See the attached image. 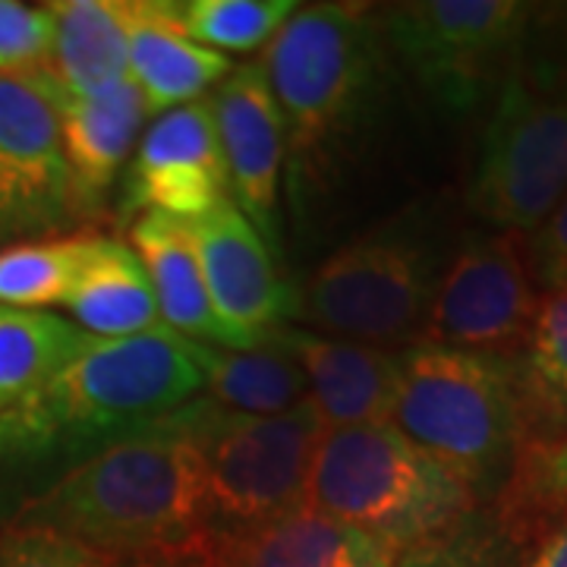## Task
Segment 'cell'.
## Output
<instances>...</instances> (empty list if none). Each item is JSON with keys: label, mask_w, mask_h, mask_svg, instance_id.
Here are the masks:
<instances>
[{"label": "cell", "mask_w": 567, "mask_h": 567, "mask_svg": "<svg viewBox=\"0 0 567 567\" xmlns=\"http://www.w3.org/2000/svg\"><path fill=\"white\" fill-rule=\"evenodd\" d=\"M539 536L495 505H480L439 536L401 548L385 567H524Z\"/></svg>", "instance_id": "d4e9b609"}, {"label": "cell", "mask_w": 567, "mask_h": 567, "mask_svg": "<svg viewBox=\"0 0 567 567\" xmlns=\"http://www.w3.org/2000/svg\"><path fill=\"white\" fill-rule=\"evenodd\" d=\"M130 249L148 275L158 319L167 331L196 344L240 350L215 312L186 224L164 215H140L130 224Z\"/></svg>", "instance_id": "d6986e66"}, {"label": "cell", "mask_w": 567, "mask_h": 567, "mask_svg": "<svg viewBox=\"0 0 567 567\" xmlns=\"http://www.w3.org/2000/svg\"><path fill=\"white\" fill-rule=\"evenodd\" d=\"M401 548L312 507L237 536L212 539L205 567H385Z\"/></svg>", "instance_id": "e0dca14e"}, {"label": "cell", "mask_w": 567, "mask_h": 567, "mask_svg": "<svg viewBox=\"0 0 567 567\" xmlns=\"http://www.w3.org/2000/svg\"><path fill=\"white\" fill-rule=\"evenodd\" d=\"M539 300L527 234L466 230L447 256L420 344L514 357L527 341Z\"/></svg>", "instance_id": "30bf717a"}, {"label": "cell", "mask_w": 567, "mask_h": 567, "mask_svg": "<svg viewBox=\"0 0 567 567\" xmlns=\"http://www.w3.org/2000/svg\"><path fill=\"white\" fill-rule=\"evenodd\" d=\"M111 567H205L203 555H158V558H126Z\"/></svg>", "instance_id": "d6a6232c"}, {"label": "cell", "mask_w": 567, "mask_h": 567, "mask_svg": "<svg viewBox=\"0 0 567 567\" xmlns=\"http://www.w3.org/2000/svg\"><path fill=\"white\" fill-rule=\"evenodd\" d=\"M51 54V17L44 7L0 0V73H32Z\"/></svg>", "instance_id": "f546056e"}, {"label": "cell", "mask_w": 567, "mask_h": 567, "mask_svg": "<svg viewBox=\"0 0 567 567\" xmlns=\"http://www.w3.org/2000/svg\"><path fill=\"white\" fill-rule=\"evenodd\" d=\"M293 353L324 429L391 423L401 382V350L360 344L284 324L271 334Z\"/></svg>", "instance_id": "2e32d148"}, {"label": "cell", "mask_w": 567, "mask_h": 567, "mask_svg": "<svg viewBox=\"0 0 567 567\" xmlns=\"http://www.w3.org/2000/svg\"><path fill=\"white\" fill-rule=\"evenodd\" d=\"M7 524L54 529L114 561L203 555V466L177 410L63 476Z\"/></svg>", "instance_id": "3957f363"}, {"label": "cell", "mask_w": 567, "mask_h": 567, "mask_svg": "<svg viewBox=\"0 0 567 567\" xmlns=\"http://www.w3.org/2000/svg\"><path fill=\"white\" fill-rule=\"evenodd\" d=\"M524 451L567 435V287L539 300L524 347L514 353Z\"/></svg>", "instance_id": "7402d4cb"}, {"label": "cell", "mask_w": 567, "mask_h": 567, "mask_svg": "<svg viewBox=\"0 0 567 567\" xmlns=\"http://www.w3.org/2000/svg\"><path fill=\"white\" fill-rule=\"evenodd\" d=\"M99 237V230L85 227L0 249V306L51 312V306L66 303Z\"/></svg>", "instance_id": "484cf974"}, {"label": "cell", "mask_w": 567, "mask_h": 567, "mask_svg": "<svg viewBox=\"0 0 567 567\" xmlns=\"http://www.w3.org/2000/svg\"><path fill=\"white\" fill-rule=\"evenodd\" d=\"M259 66L284 123V221L316 249L365 208L413 95L360 3H300Z\"/></svg>", "instance_id": "6da1fadb"}, {"label": "cell", "mask_w": 567, "mask_h": 567, "mask_svg": "<svg viewBox=\"0 0 567 567\" xmlns=\"http://www.w3.org/2000/svg\"><path fill=\"white\" fill-rule=\"evenodd\" d=\"M41 76L61 123L76 227L85 230V224L107 218L111 199L142 136V123L148 117L145 102L130 76L92 95L63 92L44 70Z\"/></svg>", "instance_id": "9a60e30c"}, {"label": "cell", "mask_w": 567, "mask_h": 567, "mask_svg": "<svg viewBox=\"0 0 567 567\" xmlns=\"http://www.w3.org/2000/svg\"><path fill=\"white\" fill-rule=\"evenodd\" d=\"M567 193V92L511 76L488 107L466 208L492 230L533 234Z\"/></svg>", "instance_id": "9c48e42d"}, {"label": "cell", "mask_w": 567, "mask_h": 567, "mask_svg": "<svg viewBox=\"0 0 567 567\" xmlns=\"http://www.w3.org/2000/svg\"><path fill=\"white\" fill-rule=\"evenodd\" d=\"M89 341L80 324L63 316L0 306V413L44 385Z\"/></svg>", "instance_id": "cb8c5ba5"}, {"label": "cell", "mask_w": 567, "mask_h": 567, "mask_svg": "<svg viewBox=\"0 0 567 567\" xmlns=\"http://www.w3.org/2000/svg\"><path fill=\"white\" fill-rule=\"evenodd\" d=\"M63 309L89 338H133L162 328L155 290L130 244L102 234Z\"/></svg>", "instance_id": "44dd1931"}, {"label": "cell", "mask_w": 567, "mask_h": 567, "mask_svg": "<svg viewBox=\"0 0 567 567\" xmlns=\"http://www.w3.org/2000/svg\"><path fill=\"white\" fill-rule=\"evenodd\" d=\"M529 268L539 293H555L567 287V193L561 203L551 208L546 221L533 234H527Z\"/></svg>", "instance_id": "4dcf8cb0"}, {"label": "cell", "mask_w": 567, "mask_h": 567, "mask_svg": "<svg viewBox=\"0 0 567 567\" xmlns=\"http://www.w3.org/2000/svg\"><path fill=\"white\" fill-rule=\"evenodd\" d=\"M205 401L244 416H278L309 401V388L293 353L275 338L252 350H205Z\"/></svg>", "instance_id": "603a6c76"}, {"label": "cell", "mask_w": 567, "mask_h": 567, "mask_svg": "<svg viewBox=\"0 0 567 567\" xmlns=\"http://www.w3.org/2000/svg\"><path fill=\"white\" fill-rule=\"evenodd\" d=\"M177 420L203 466L205 546L306 507V480L324 432L309 401L278 416H244L196 398Z\"/></svg>", "instance_id": "ba28073f"}, {"label": "cell", "mask_w": 567, "mask_h": 567, "mask_svg": "<svg viewBox=\"0 0 567 567\" xmlns=\"http://www.w3.org/2000/svg\"><path fill=\"white\" fill-rule=\"evenodd\" d=\"M524 567H567V507L543 533V539L529 551Z\"/></svg>", "instance_id": "1f68e13d"}, {"label": "cell", "mask_w": 567, "mask_h": 567, "mask_svg": "<svg viewBox=\"0 0 567 567\" xmlns=\"http://www.w3.org/2000/svg\"><path fill=\"white\" fill-rule=\"evenodd\" d=\"M162 7L177 32L218 54L265 51L300 10L297 0H162Z\"/></svg>", "instance_id": "4316f807"}, {"label": "cell", "mask_w": 567, "mask_h": 567, "mask_svg": "<svg viewBox=\"0 0 567 567\" xmlns=\"http://www.w3.org/2000/svg\"><path fill=\"white\" fill-rule=\"evenodd\" d=\"M208 104L221 145L227 199L281 262L287 252L281 224L284 123L259 61L234 66Z\"/></svg>", "instance_id": "4fadbf2b"}, {"label": "cell", "mask_w": 567, "mask_h": 567, "mask_svg": "<svg viewBox=\"0 0 567 567\" xmlns=\"http://www.w3.org/2000/svg\"><path fill=\"white\" fill-rule=\"evenodd\" d=\"M495 505L543 539V533L567 507V435L555 445L524 451Z\"/></svg>", "instance_id": "83f0119b"}, {"label": "cell", "mask_w": 567, "mask_h": 567, "mask_svg": "<svg viewBox=\"0 0 567 567\" xmlns=\"http://www.w3.org/2000/svg\"><path fill=\"white\" fill-rule=\"evenodd\" d=\"M306 507L406 548L461 524L480 502L398 425L372 423L324 429L306 480Z\"/></svg>", "instance_id": "8992f818"}, {"label": "cell", "mask_w": 567, "mask_h": 567, "mask_svg": "<svg viewBox=\"0 0 567 567\" xmlns=\"http://www.w3.org/2000/svg\"><path fill=\"white\" fill-rule=\"evenodd\" d=\"M457 237L445 196L410 199L341 240L297 284V322L385 350L416 347Z\"/></svg>", "instance_id": "277c9868"}, {"label": "cell", "mask_w": 567, "mask_h": 567, "mask_svg": "<svg viewBox=\"0 0 567 567\" xmlns=\"http://www.w3.org/2000/svg\"><path fill=\"white\" fill-rule=\"evenodd\" d=\"M95 548L66 539L61 533L29 524H3L0 527V567H111Z\"/></svg>", "instance_id": "f1b7e54d"}, {"label": "cell", "mask_w": 567, "mask_h": 567, "mask_svg": "<svg viewBox=\"0 0 567 567\" xmlns=\"http://www.w3.org/2000/svg\"><path fill=\"white\" fill-rule=\"evenodd\" d=\"M70 171L41 70L0 73V249L73 234Z\"/></svg>", "instance_id": "8fae6325"}, {"label": "cell", "mask_w": 567, "mask_h": 567, "mask_svg": "<svg viewBox=\"0 0 567 567\" xmlns=\"http://www.w3.org/2000/svg\"><path fill=\"white\" fill-rule=\"evenodd\" d=\"M372 10L410 95L442 117L492 107L533 17L524 0H406Z\"/></svg>", "instance_id": "52a82bcc"}, {"label": "cell", "mask_w": 567, "mask_h": 567, "mask_svg": "<svg viewBox=\"0 0 567 567\" xmlns=\"http://www.w3.org/2000/svg\"><path fill=\"white\" fill-rule=\"evenodd\" d=\"M227 199L221 145L208 99L158 114L145 126L117 186V218L196 221Z\"/></svg>", "instance_id": "7c38bea8"}, {"label": "cell", "mask_w": 567, "mask_h": 567, "mask_svg": "<svg viewBox=\"0 0 567 567\" xmlns=\"http://www.w3.org/2000/svg\"><path fill=\"white\" fill-rule=\"evenodd\" d=\"M205 350L164 324L133 338H92L0 413V527L102 451L196 401Z\"/></svg>", "instance_id": "7a4b0ae2"}, {"label": "cell", "mask_w": 567, "mask_h": 567, "mask_svg": "<svg viewBox=\"0 0 567 567\" xmlns=\"http://www.w3.org/2000/svg\"><path fill=\"white\" fill-rule=\"evenodd\" d=\"M391 425L457 476L480 505H492L524 454L514 357L435 344L406 347Z\"/></svg>", "instance_id": "5b68a950"}, {"label": "cell", "mask_w": 567, "mask_h": 567, "mask_svg": "<svg viewBox=\"0 0 567 567\" xmlns=\"http://www.w3.org/2000/svg\"><path fill=\"white\" fill-rule=\"evenodd\" d=\"M186 230L215 312L240 350L265 344L284 324L297 322V284L284 278L271 249L230 199L186 224Z\"/></svg>", "instance_id": "5bb4252c"}, {"label": "cell", "mask_w": 567, "mask_h": 567, "mask_svg": "<svg viewBox=\"0 0 567 567\" xmlns=\"http://www.w3.org/2000/svg\"><path fill=\"white\" fill-rule=\"evenodd\" d=\"M126 58L148 117L203 102L205 92H215L234 70L227 54L177 32L162 0H126Z\"/></svg>", "instance_id": "ac0fdd59"}, {"label": "cell", "mask_w": 567, "mask_h": 567, "mask_svg": "<svg viewBox=\"0 0 567 567\" xmlns=\"http://www.w3.org/2000/svg\"><path fill=\"white\" fill-rule=\"evenodd\" d=\"M41 7L51 17V54L41 70L58 89L92 95L130 76L126 0H61Z\"/></svg>", "instance_id": "ffe728a7"}]
</instances>
